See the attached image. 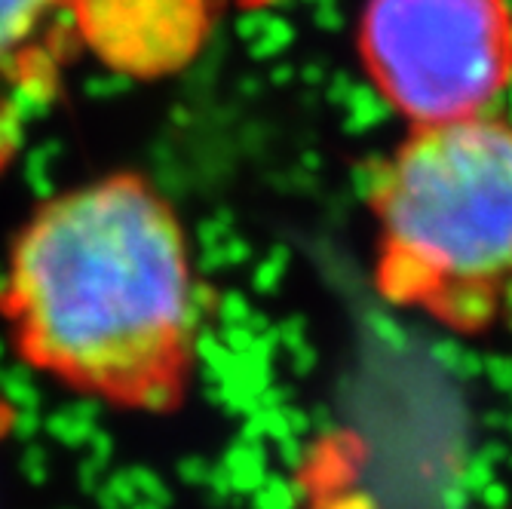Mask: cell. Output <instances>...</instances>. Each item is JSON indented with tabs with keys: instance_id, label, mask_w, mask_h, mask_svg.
Instances as JSON below:
<instances>
[{
	"instance_id": "obj_1",
	"label": "cell",
	"mask_w": 512,
	"mask_h": 509,
	"mask_svg": "<svg viewBox=\"0 0 512 509\" xmlns=\"http://www.w3.org/2000/svg\"><path fill=\"white\" fill-rule=\"evenodd\" d=\"M0 319L34 372L126 411H175L197 362L184 227L135 172L46 200L16 237Z\"/></svg>"
},
{
	"instance_id": "obj_2",
	"label": "cell",
	"mask_w": 512,
	"mask_h": 509,
	"mask_svg": "<svg viewBox=\"0 0 512 509\" xmlns=\"http://www.w3.org/2000/svg\"><path fill=\"white\" fill-rule=\"evenodd\" d=\"M375 289L457 335L512 316V120L414 126L371 184Z\"/></svg>"
},
{
	"instance_id": "obj_3",
	"label": "cell",
	"mask_w": 512,
	"mask_h": 509,
	"mask_svg": "<svg viewBox=\"0 0 512 509\" xmlns=\"http://www.w3.org/2000/svg\"><path fill=\"white\" fill-rule=\"evenodd\" d=\"M359 59L411 126L488 114L512 83L509 0H368Z\"/></svg>"
},
{
	"instance_id": "obj_4",
	"label": "cell",
	"mask_w": 512,
	"mask_h": 509,
	"mask_svg": "<svg viewBox=\"0 0 512 509\" xmlns=\"http://www.w3.org/2000/svg\"><path fill=\"white\" fill-rule=\"evenodd\" d=\"M80 50L132 80L188 68L212 37L215 0H74Z\"/></svg>"
},
{
	"instance_id": "obj_5",
	"label": "cell",
	"mask_w": 512,
	"mask_h": 509,
	"mask_svg": "<svg viewBox=\"0 0 512 509\" xmlns=\"http://www.w3.org/2000/svg\"><path fill=\"white\" fill-rule=\"evenodd\" d=\"M74 53V0H0V129L53 99Z\"/></svg>"
},
{
	"instance_id": "obj_6",
	"label": "cell",
	"mask_w": 512,
	"mask_h": 509,
	"mask_svg": "<svg viewBox=\"0 0 512 509\" xmlns=\"http://www.w3.org/2000/svg\"><path fill=\"white\" fill-rule=\"evenodd\" d=\"M237 7L243 10H261V7H270V4H279V0H234Z\"/></svg>"
},
{
	"instance_id": "obj_7",
	"label": "cell",
	"mask_w": 512,
	"mask_h": 509,
	"mask_svg": "<svg viewBox=\"0 0 512 509\" xmlns=\"http://www.w3.org/2000/svg\"><path fill=\"white\" fill-rule=\"evenodd\" d=\"M509 322H512V316H509Z\"/></svg>"
}]
</instances>
